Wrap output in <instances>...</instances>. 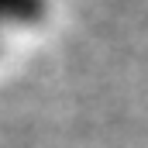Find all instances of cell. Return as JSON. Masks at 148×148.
I'll list each match as a JSON object with an SVG mask.
<instances>
[{
    "label": "cell",
    "instance_id": "6da1fadb",
    "mask_svg": "<svg viewBox=\"0 0 148 148\" xmlns=\"http://www.w3.org/2000/svg\"><path fill=\"white\" fill-rule=\"evenodd\" d=\"M0 14L10 28H38L48 17V0H0Z\"/></svg>",
    "mask_w": 148,
    "mask_h": 148
}]
</instances>
